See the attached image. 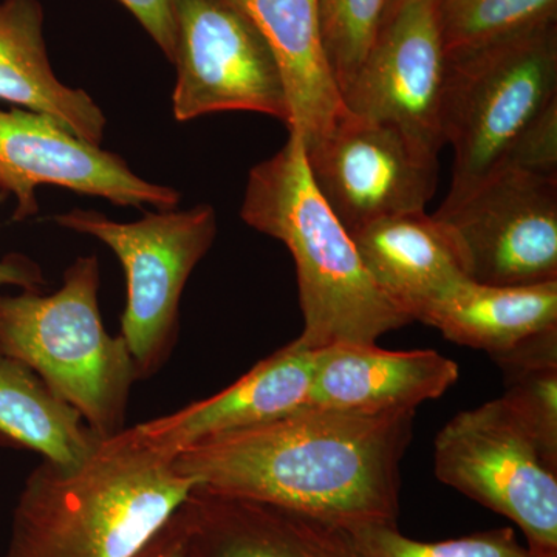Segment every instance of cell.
Listing matches in <instances>:
<instances>
[{
  "mask_svg": "<svg viewBox=\"0 0 557 557\" xmlns=\"http://www.w3.org/2000/svg\"><path fill=\"white\" fill-rule=\"evenodd\" d=\"M416 410L306 408L180 449L174 467L197 486L357 530L397 525L401 461Z\"/></svg>",
  "mask_w": 557,
  "mask_h": 557,
  "instance_id": "1",
  "label": "cell"
},
{
  "mask_svg": "<svg viewBox=\"0 0 557 557\" xmlns=\"http://www.w3.org/2000/svg\"><path fill=\"white\" fill-rule=\"evenodd\" d=\"M174 457L131 428L78 467L42 460L17 498L3 557L134 556L197 486Z\"/></svg>",
  "mask_w": 557,
  "mask_h": 557,
  "instance_id": "2",
  "label": "cell"
},
{
  "mask_svg": "<svg viewBox=\"0 0 557 557\" xmlns=\"http://www.w3.org/2000/svg\"><path fill=\"white\" fill-rule=\"evenodd\" d=\"M240 218L281 240L298 273L304 330L300 346L376 344L412 319L376 287L350 233L311 178L306 146L296 134L276 156L249 172Z\"/></svg>",
  "mask_w": 557,
  "mask_h": 557,
  "instance_id": "3",
  "label": "cell"
},
{
  "mask_svg": "<svg viewBox=\"0 0 557 557\" xmlns=\"http://www.w3.org/2000/svg\"><path fill=\"white\" fill-rule=\"evenodd\" d=\"M100 263L78 258L53 295H0V351L30 368L95 435L124 431L137 366L124 339L112 336L98 306Z\"/></svg>",
  "mask_w": 557,
  "mask_h": 557,
  "instance_id": "4",
  "label": "cell"
},
{
  "mask_svg": "<svg viewBox=\"0 0 557 557\" xmlns=\"http://www.w3.org/2000/svg\"><path fill=\"white\" fill-rule=\"evenodd\" d=\"M556 98V21L449 54L442 124L454 168L445 201L493 174L520 131Z\"/></svg>",
  "mask_w": 557,
  "mask_h": 557,
  "instance_id": "5",
  "label": "cell"
},
{
  "mask_svg": "<svg viewBox=\"0 0 557 557\" xmlns=\"http://www.w3.org/2000/svg\"><path fill=\"white\" fill-rule=\"evenodd\" d=\"M54 220L64 228L97 237L120 259L127 285L120 335L139 380L156 375L177 344L186 282L218 236L215 209L209 205L186 211L160 209L127 223L73 209Z\"/></svg>",
  "mask_w": 557,
  "mask_h": 557,
  "instance_id": "6",
  "label": "cell"
},
{
  "mask_svg": "<svg viewBox=\"0 0 557 557\" xmlns=\"http://www.w3.org/2000/svg\"><path fill=\"white\" fill-rule=\"evenodd\" d=\"M435 475L523 531L534 557H557V460L502 398L463 410L435 438Z\"/></svg>",
  "mask_w": 557,
  "mask_h": 557,
  "instance_id": "7",
  "label": "cell"
},
{
  "mask_svg": "<svg viewBox=\"0 0 557 557\" xmlns=\"http://www.w3.org/2000/svg\"><path fill=\"white\" fill-rule=\"evenodd\" d=\"M172 112H256L287 124L284 83L269 44L233 0H174Z\"/></svg>",
  "mask_w": 557,
  "mask_h": 557,
  "instance_id": "8",
  "label": "cell"
},
{
  "mask_svg": "<svg viewBox=\"0 0 557 557\" xmlns=\"http://www.w3.org/2000/svg\"><path fill=\"white\" fill-rule=\"evenodd\" d=\"M434 215L456 240L469 281H557V178L500 168Z\"/></svg>",
  "mask_w": 557,
  "mask_h": 557,
  "instance_id": "9",
  "label": "cell"
},
{
  "mask_svg": "<svg viewBox=\"0 0 557 557\" xmlns=\"http://www.w3.org/2000/svg\"><path fill=\"white\" fill-rule=\"evenodd\" d=\"M311 178L348 233L376 220L423 212L437 160L392 124L348 112L306 149Z\"/></svg>",
  "mask_w": 557,
  "mask_h": 557,
  "instance_id": "10",
  "label": "cell"
},
{
  "mask_svg": "<svg viewBox=\"0 0 557 557\" xmlns=\"http://www.w3.org/2000/svg\"><path fill=\"white\" fill-rule=\"evenodd\" d=\"M446 54L434 0H403L384 14L379 35L343 91L348 112L398 127L438 157Z\"/></svg>",
  "mask_w": 557,
  "mask_h": 557,
  "instance_id": "11",
  "label": "cell"
},
{
  "mask_svg": "<svg viewBox=\"0 0 557 557\" xmlns=\"http://www.w3.org/2000/svg\"><path fill=\"white\" fill-rule=\"evenodd\" d=\"M60 186L120 207L174 209L178 190L138 177L116 153L86 141L46 113L0 110V190L13 194L16 222L39 211L38 186Z\"/></svg>",
  "mask_w": 557,
  "mask_h": 557,
  "instance_id": "12",
  "label": "cell"
},
{
  "mask_svg": "<svg viewBox=\"0 0 557 557\" xmlns=\"http://www.w3.org/2000/svg\"><path fill=\"white\" fill-rule=\"evenodd\" d=\"M189 557H369L347 528L196 486L180 505Z\"/></svg>",
  "mask_w": 557,
  "mask_h": 557,
  "instance_id": "13",
  "label": "cell"
},
{
  "mask_svg": "<svg viewBox=\"0 0 557 557\" xmlns=\"http://www.w3.org/2000/svg\"><path fill=\"white\" fill-rule=\"evenodd\" d=\"M318 350L293 341L219 394L134 426L161 450L177 454L200 440L269 423L306 408Z\"/></svg>",
  "mask_w": 557,
  "mask_h": 557,
  "instance_id": "14",
  "label": "cell"
},
{
  "mask_svg": "<svg viewBox=\"0 0 557 557\" xmlns=\"http://www.w3.org/2000/svg\"><path fill=\"white\" fill-rule=\"evenodd\" d=\"M457 380L456 362L435 350L333 344L318 350L307 406L354 413L417 410Z\"/></svg>",
  "mask_w": 557,
  "mask_h": 557,
  "instance_id": "15",
  "label": "cell"
},
{
  "mask_svg": "<svg viewBox=\"0 0 557 557\" xmlns=\"http://www.w3.org/2000/svg\"><path fill=\"white\" fill-rule=\"evenodd\" d=\"M269 44L288 106V134L306 149L348 110L330 65L321 24V0H233Z\"/></svg>",
  "mask_w": 557,
  "mask_h": 557,
  "instance_id": "16",
  "label": "cell"
},
{
  "mask_svg": "<svg viewBox=\"0 0 557 557\" xmlns=\"http://www.w3.org/2000/svg\"><path fill=\"white\" fill-rule=\"evenodd\" d=\"M350 236L376 287L412 321L468 278L456 240L426 211L376 220Z\"/></svg>",
  "mask_w": 557,
  "mask_h": 557,
  "instance_id": "17",
  "label": "cell"
},
{
  "mask_svg": "<svg viewBox=\"0 0 557 557\" xmlns=\"http://www.w3.org/2000/svg\"><path fill=\"white\" fill-rule=\"evenodd\" d=\"M0 100L46 113L94 145L104 139L108 120L100 106L51 69L39 0L0 2Z\"/></svg>",
  "mask_w": 557,
  "mask_h": 557,
  "instance_id": "18",
  "label": "cell"
},
{
  "mask_svg": "<svg viewBox=\"0 0 557 557\" xmlns=\"http://www.w3.org/2000/svg\"><path fill=\"white\" fill-rule=\"evenodd\" d=\"M418 321L453 343L493 357L542 330L557 327V281L500 287L467 278Z\"/></svg>",
  "mask_w": 557,
  "mask_h": 557,
  "instance_id": "19",
  "label": "cell"
},
{
  "mask_svg": "<svg viewBox=\"0 0 557 557\" xmlns=\"http://www.w3.org/2000/svg\"><path fill=\"white\" fill-rule=\"evenodd\" d=\"M101 440L78 410L57 397L30 368L0 351L2 445L72 468L91 456Z\"/></svg>",
  "mask_w": 557,
  "mask_h": 557,
  "instance_id": "20",
  "label": "cell"
},
{
  "mask_svg": "<svg viewBox=\"0 0 557 557\" xmlns=\"http://www.w3.org/2000/svg\"><path fill=\"white\" fill-rule=\"evenodd\" d=\"M491 358L504 373L502 401L557 460V327Z\"/></svg>",
  "mask_w": 557,
  "mask_h": 557,
  "instance_id": "21",
  "label": "cell"
},
{
  "mask_svg": "<svg viewBox=\"0 0 557 557\" xmlns=\"http://www.w3.org/2000/svg\"><path fill=\"white\" fill-rule=\"evenodd\" d=\"M446 54L463 53L556 21L557 0H434Z\"/></svg>",
  "mask_w": 557,
  "mask_h": 557,
  "instance_id": "22",
  "label": "cell"
},
{
  "mask_svg": "<svg viewBox=\"0 0 557 557\" xmlns=\"http://www.w3.org/2000/svg\"><path fill=\"white\" fill-rule=\"evenodd\" d=\"M387 0H321L325 50L341 95L379 35Z\"/></svg>",
  "mask_w": 557,
  "mask_h": 557,
  "instance_id": "23",
  "label": "cell"
},
{
  "mask_svg": "<svg viewBox=\"0 0 557 557\" xmlns=\"http://www.w3.org/2000/svg\"><path fill=\"white\" fill-rule=\"evenodd\" d=\"M351 533L369 557H531L511 528L445 542L413 541L403 536L397 525L361 527Z\"/></svg>",
  "mask_w": 557,
  "mask_h": 557,
  "instance_id": "24",
  "label": "cell"
},
{
  "mask_svg": "<svg viewBox=\"0 0 557 557\" xmlns=\"http://www.w3.org/2000/svg\"><path fill=\"white\" fill-rule=\"evenodd\" d=\"M500 168L557 178V98L520 131Z\"/></svg>",
  "mask_w": 557,
  "mask_h": 557,
  "instance_id": "25",
  "label": "cell"
},
{
  "mask_svg": "<svg viewBox=\"0 0 557 557\" xmlns=\"http://www.w3.org/2000/svg\"><path fill=\"white\" fill-rule=\"evenodd\" d=\"M171 62L174 54V0H119Z\"/></svg>",
  "mask_w": 557,
  "mask_h": 557,
  "instance_id": "26",
  "label": "cell"
},
{
  "mask_svg": "<svg viewBox=\"0 0 557 557\" xmlns=\"http://www.w3.org/2000/svg\"><path fill=\"white\" fill-rule=\"evenodd\" d=\"M132 557H189L185 525L178 509Z\"/></svg>",
  "mask_w": 557,
  "mask_h": 557,
  "instance_id": "27",
  "label": "cell"
},
{
  "mask_svg": "<svg viewBox=\"0 0 557 557\" xmlns=\"http://www.w3.org/2000/svg\"><path fill=\"white\" fill-rule=\"evenodd\" d=\"M9 194L0 190V205L7 200ZM2 285H14L22 288V292H40L46 287L42 270L33 260L25 256L11 255L0 259V287Z\"/></svg>",
  "mask_w": 557,
  "mask_h": 557,
  "instance_id": "28",
  "label": "cell"
},
{
  "mask_svg": "<svg viewBox=\"0 0 557 557\" xmlns=\"http://www.w3.org/2000/svg\"><path fill=\"white\" fill-rule=\"evenodd\" d=\"M401 2H403V0H387V7H386V11H384V14H386L387 11L394 10L395 7L399 5V3H401Z\"/></svg>",
  "mask_w": 557,
  "mask_h": 557,
  "instance_id": "29",
  "label": "cell"
},
{
  "mask_svg": "<svg viewBox=\"0 0 557 557\" xmlns=\"http://www.w3.org/2000/svg\"><path fill=\"white\" fill-rule=\"evenodd\" d=\"M531 557H534V556H531Z\"/></svg>",
  "mask_w": 557,
  "mask_h": 557,
  "instance_id": "30",
  "label": "cell"
}]
</instances>
